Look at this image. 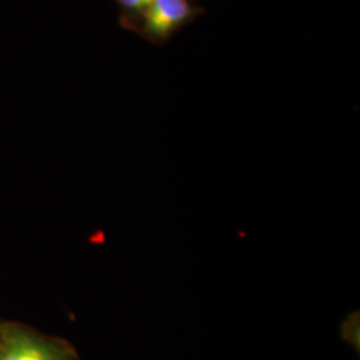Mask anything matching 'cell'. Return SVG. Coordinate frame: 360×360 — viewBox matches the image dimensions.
Returning <instances> with one entry per match:
<instances>
[{"mask_svg": "<svg viewBox=\"0 0 360 360\" xmlns=\"http://www.w3.org/2000/svg\"><path fill=\"white\" fill-rule=\"evenodd\" d=\"M0 360H70V354L30 335L16 334L4 343Z\"/></svg>", "mask_w": 360, "mask_h": 360, "instance_id": "2", "label": "cell"}, {"mask_svg": "<svg viewBox=\"0 0 360 360\" xmlns=\"http://www.w3.org/2000/svg\"><path fill=\"white\" fill-rule=\"evenodd\" d=\"M153 1L154 0H119L123 7L134 11H146Z\"/></svg>", "mask_w": 360, "mask_h": 360, "instance_id": "3", "label": "cell"}, {"mask_svg": "<svg viewBox=\"0 0 360 360\" xmlns=\"http://www.w3.org/2000/svg\"><path fill=\"white\" fill-rule=\"evenodd\" d=\"M187 0H154L144 11V26L150 35L165 38L191 15Z\"/></svg>", "mask_w": 360, "mask_h": 360, "instance_id": "1", "label": "cell"}]
</instances>
